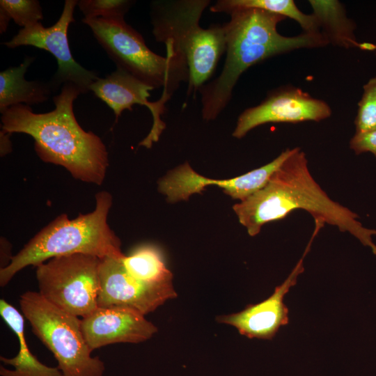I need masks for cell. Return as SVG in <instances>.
<instances>
[{"label":"cell","mask_w":376,"mask_h":376,"mask_svg":"<svg viewBox=\"0 0 376 376\" xmlns=\"http://www.w3.org/2000/svg\"><path fill=\"white\" fill-rule=\"evenodd\" d=\"M81 93L82 89L68 82L53 97L55 109L50 112L36 113L23 104L11 106L1 113V128L30 135L41 160L64 167L75 179L100 185L109 164L108 152L97 135L77 121L73 102Z\"/></svg>","instance_id":"1"},{"label":"cell","mask_w":376,"mask_h":376,"mask_svg":"<svg viewBox=\"0 0 376 376\" xmlns=\"http://www.w3.org/2000/svg\"><path fill=\"white\" fill-rule=\"evenodd\" d=\"M240 223L251 236L258 235L267 223L284 219L291 212L303 210L315 219H320L348 232L376 256L372 236L375 229L364 227L359 216L333 201L312 176L306 154L292 148L290 156L261 189L233 206Z\"/></svg>","instance_id":"2"},{"label":"cell","mask_w":376,"mask_h":376,"mask_svg":"<svg viewBox=\"0 0 376 376\" xmlns=\"http://www.w3.org/2000/svg\"><path fill=\"white\" fill-rule=\"evenodd\" d=\"M223 13L230 16L224 24L226 56L224 67L217 77L198 91L205 120L215 119L226 107L239 78L251 66L295 49L329 44L322 34L281 35L277 25L285 17L262 9L233 8Z\"/></svg>","instance_id":"3"},{"label":"cell","mask_w":376,"mask_h":376,"mask_svg":"<svg viewBox=\"0 0 376 376\" xmlns=\"http://www.w3.org/2000/svg\"><path fill=\"white\" fill-rule=\"evenodd\" d=\"M111 205V194L101 191L95 194L93 212L72 219L66 214L56 217L13 256L7 266L0 268V285H6L24 267H37L54 257L83 253L123 258L120 240L107 223Z\"/></svg>","instance_id":"4"},{"label":"cell","mask_w":376,"mask_h":376,"mask_svg":"<svg viewBox=\"0 0 376 376\" xmlns=\"http://www.w3.org/2000/svg\"><path fill=\"white\" fill-rule=\"evenodd\" d=\"M209 0L154 1L150 4L155 40L171 44L189 69L188 95L195 94L210 78L226 51L224 24L200 26Z\"/></svg>","instance_id":"5"},{"label":"cell","mask_w":376,"mask_h":376,"mask_svg":"<svg viewBox=\"0 0 376 376\" xmlns=\"http://www.w3.org/2000/svg\"><path fill=\"white\" fill-rule=\"evenodd\" d=\"M97 42L120 68L155 88H162L159 98L166 103L182 82H188L189 69L172 45L166 56L151 51L142 36L124 19L84 18Z\"/></svg>","instance_id":"6"},{"label":"cell","mask_w":376,"mask_h":376,"mask_svg":"<svg viewBox=\"0 0 376 376\" xmlns=\"http://www.w3.org/2000/svg\"><path fill=\"white\" fill-rule=\"evenodd\" d=\"M33 333L53 354L64 376H102L104 362L92 357L81 329V319L28 291L19 300Z\"/></svg>","instance_id":"7"},{"label":"cell","mask_w":376,"mask_h":376,"mask_svg":"<svg viewBox=\"0 0 376 376\" xmlns=\"http://www.w3.org/2000/svg\"><path fill=\"white\" fill-rule=\"evenodd\" d=\"M100 262L83 253L52 258L36 267L38 292L61 309L84 318L97 308Z\"/></svg>","instance_id":"8"},{"label":"cell","mask_w":376,"mask_h":376,"mask_svg":"<svg viewBox=\"0 0 376 376\" xmlns=\"http://www.w3.org/2000/svg\"><path fill=\"white\" fill-rule=\"evenodd\" d=\"M77 1L65 0L59 19L52 26L45 28L38 22L32 26L21 29L10 41L3 43L8 48L30 45L51 53L58 63L57 71L49 81L53 92L61 85L72 82L86 93L90 91V86L99 78L95 72L79 64L70 52L68 29L70 24L75 22L73 13Z\"/></svg>","instance_id":"9"},{"label":"cell","mask_w":376,"mask_h":376,"mask_svg":"<svg viewBox=\"0 0 376 376\" xmlns=\"http://www.w3.org/2000/svg\"><path fill=\"white\" fill-rule=\"evenodd\" d=\"M292 151V148H287L271 162L244 175L225 180L203 177L186 162L162 178L158 182V189L169 202L174 203L187 200L192 194H201L207 185H217L233 198L242 201L265 187Z\"/></svg>","instance_id":"10"},{"label":"cell","mask_w":376,"mask_h":376,"mask_svg":"<svg viewBox=\"0 0 376 376\" xmlns=\"http://www.w3.org/2000/svg\"><path fill=\"white\" fill-rule=\"evenodd\" d=\"M331 114V109L324 101L299 88L283 86L269 92L259 104L245 109L237 118L233 136L241 139L252 129L268 123L318 122Z\"/></svg>","instance_id":"11"},{"label":"cell","mask_w":376,"mask_h":376,"mask_svg":"<svg viewBox=\"0 0 376 376\" xmlns=\"http://www.w3.org/2000/svg\"><path fill=\"white\" fill-rule=\"evenodd\" d=\"M121 259L101 258L97 306H126L145 315L177 297L172 282L150 283L139 281L127 272Z\"/></svg>","instance_id":"12"},{"label":"cell","mask_w":376,"mask_h":376,"mask_svg":"<svg viewBox=\"0 0 376 376\" xmlns=\"http://www.w3.org/2000/svg\"><path fill=\"white\" fill-rule=\"evenodd\" d=\"M84 339L93 352L118 343H139L150 339L157 327L139 311L126 306L99 307L81 319Z\"/></svg>","instance_id":"13"},{"label":"cell","mask_w":376,"mask_h":376,"mask_svg":"<svg viewBox=\"0 0 376 376\" xmlns=\"http://www.w3.org/2000/svg\"><path fill=\"white\" fill-rule=\"evenodd\" d=\"M316 235L317 233L313 232L301 258L270 297L258 304L248 305L240 312L218 316L216 320L235 327L241 335L249 338H273L279 328L288 323V308L283 299L290 288L296 284L297 276L304 272L303 260Z\"/></svg>","instance_id":"14"},{"label":"cell","mask_w":376,"mask_h":376,"mask_svg":"<svg viewBox=\"0 0 376 376\" xmlns=\"http://www.w3.org/2000/svg\"><path fill=\"white\" fill-rule=\"evenodd\" d=\"M89 89L113 110L116 121L124 110L132 111L134 104L148 107L152 116L153 123L149 134L139 143V146L150 148L152 143L159 140L166 127L161 118L166 104L159 99L153 102L148 100L150 91L154 89L152 87L117 68L104 78L99 77Z\"/></svg>","instance_id":"15"},{"label":"cell","mask_w":376,"mask_h":376,"mask_svg":"<svg viewBox=\"0 0 376 376\" xmlns=\"http://www.w3.org/2000/svg\"><path fill=\"white\" fill-rule=\"evenodd\" d=\"M0 314L18 338L19 348L13 358L1 356L0 360L14 367V370L0 366L1 376H64L58 367L41 363L29 349L24 333V317L5 299L0 300Z\"/></svg>","instance_id":"16"},{"label":"cell","mask_w":376,"mask_h":376,"mask_svg":"<svg viewBox=\"0 0 376 376\" xmlns=\"http://www.w3.org/2000/svg\"><path fill=\"white\" fill-rule=\"evenodd\" d=\"M34 60V57L26 56L19 66L10 67L0 72L1 113L22 103L28 106L42 103L53 93L49 81L25 79V72Z\"/></svg>","instance_id":"17"},{"label":"cell","mask_w":376,"mask_h":376,"mask_svg":"<svg viewBox=\"0 0 376 376\" xmlns=\"http://www.w3.org/2000/svg\"><path fill=\"white\" fill-rule=\"evenodd\" d=\"M308 2L313 8V14L318 21L321 33L329 44L363 50V42H358L354 33L355 24L347 17L345 9L340 1L310 0Z\"/></svg>","instance_id":"18"},{"label":"cell","mask_w":376,"mask_h":376,"mask_svg":"<svg viewBox=\"0 0 376 376\" xmlns=\"http://www.w3.org/2000/svg\"><path fill=\"white\" fill-rule=\"evenodd\" d=\"M233 8H253L289 17L296 21L304 33L322 34L315 16L302 13L292 0H219L210 8L212 13H224Z\"/></svg>","instance_id":"19"},{"label":"cell","mask_w":376,"mask_h":376,"mask_svg":"<svg viewBox=\"0 0 376 376\" xmlns=\"http://www.w3.org/2000/svg\"><path fill=\"white\" fill-rule=\"evenodd\" d=\"M121 262L132 277L150 283L172 282L173 274L167 268L160 250L153 245L139 246Z\"/></svg>","instance_id":"20"},{"label":"cell","mask_w":376,"mask_h":376,"mask_svg":"<svg viewBox=\"0 0 376 376\" xmlns=\"http://www.w3.org/2000/svg\"><path fill=\"white\" fill-rule=\"evenodd\" d=\"M134 1L130 0H80L77 6L84 18L124 19Z\"/></svg>","instance_id":"21"},{"label":"cell","mask_w":376,"mask_h":376,"mask_svg":"<svg viewBox=\"0 0 376 376\" xmlns=\"http://www.w3.org/2000/svg\"><path fill=\"white\" fill-rule=\"evenodd\" d=\"M363 88V95L358 103V111L354 120L355 134L376 130V77L371 78Z\"/></svg>","instance_id":"22"},{"label":"cell","mask_w":376,"mask_h":376,"mask_svg":"<svg viewBox=\"0 0 376 376\" xmlns=\"http://www.w3.org/2000/svg\"><path fill=\"white\" fill-rule=\"evenodd\" d=\"M0 7L23 28L32 26L43 19L42 8L37 0H1Z\"/></svg>","instance_id":"23"},{"label":"cell","mask_w":376,"mask_h":376,"mask_svg":"<svg viewBox=\"0 0 376 376\" xmlns=\"http://www.w3.org/2000/svg\"><path fill=\"white\" fill-rule=\"evenodd\" d=\"M350 147L356 155L370 152L376 157V130L363 134H355L350 141Z\"/></svg>","instance_id":"24"},{"label":"cell","mask_w":376,"mask_h":376,"mask_svg":"<svg viewBox=\"0 0 376 376\" xmlns=\"http://www.w3.org/2000/svg\"><path fill=\"white\" fill-rule=\"evenodd\" d=\"M11 133L1 130L0 132V150L1 156H4L12 151V145L10 140Z\"/></svg>","instance_id":"25"},{"label":"cell","mask_w":376,"mask_h":376,"mask_svg":"<svg viewBox=\"0 0 376 376\" xmlns=\"http://www.w3.org/2000/svg\"><path fill=\"white\" fill-rule=\"evenodd\" d=\"M10 17L7 12L0 7V33H3L6 31L8 23L10 20Z\"/></svg>","instance_id":"26"}]
</instances>
